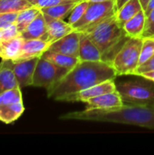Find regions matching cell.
Here are the masks:
<instances>
[{
	"label": "cell",
	"mask_w": 154,
	"mask_h": 155,
	"mask_svg": "<svg viewBox=\"0 0 154 155\" xmlns=\"http://www.w3.org/2000/svg\"><path fill=\"white\" fill-rule=\"evenodd\" d=\"M146 15L144 10L140 11L123 25V30L128 37H143L145 27Z\"/></svg>",
	"instance_id": "cell-17"
},
{
	"label": "cell",
	"mask_w": 154,
	"mask_h": 155,
	"mask_svg": "<svg viewBox=\"0 0 154 155\" xmlns=\"http://www.w3.org/2000/svg\"><path fill=\"white\" fill-rule=\"evenodd\" d=\"M17 86L19 84L8 61L2 60L0 64V94Z\"/></svg>",
	"instance_id": "cell-18"
},
{
	"label": "cell",
	"mask_w": 154,
	"mask_h": 155,
	"mask_svg": "<svg viewBox=\"0 0 154 155\" xmlns=\"http://www.w3.org/2000/svg\"><path fill=\"white\" fill-rule=\"evenodd\" d=\"M153 54L154 37H143V46H142V52L140 56V64L146 62Z\"/></svg>",
	"instance_id": "cell-27"
},
{
	"label": "cell",
	"mask_w": 154,
	"mask_h": 155,
	"mask_svg": "<svg viewBox=\"0 0 154 155\" xmlns=\"http://www.w3.org/2000/svg\"><path fill=\"white\" fill-rule=\"evenodd\" d=\"M80 37L81 32L74 29L68 35L52 43L47 51L79 58Z\"/></svg>",
	"instance_id": "cell-9"
},
{
	"label": "cell",
	"mask_w": 154,
	"mask_h": 155,
	"mask_svg": "<svg viewBox=\"0 0 154 155\" xmlns=\"http://www.w3.org/2000/svg\"><path fill=\"white\" fill-rule=\"evenodd\" d=\"M24 111L23 101L0 105V121L6 124H12L23 114Z\"/></svg>",
	"instance_id": "cell-19"
},
{
	"label": "cell",
	"mask_w": 154,
	"mask_h": 155,
	"mask_svg": "<svg viewBox=\"0 0 154 155\" xmlns=\"http://www.w3.org/2000/svg\"><path fill=\"white\" fill-rule=\"evenodd\" d=\"M62 120L113 123L154 129V106L123 104L109 109H85L60 116Z\"/></svg>",
	"instance_id": "cell-2"
},
{
	"label": "cell",
	"mask_w": 154,
	"mask_h": 155,
	"mask_svg": "<svg viewBox=\"0 0 154 155\" xmlns=\"http://www.w3.org/2000/svg\"><path fill=\"white\" fill-rule=\"evenodd\" d=\"M140 76L144 78L147 81L154 82V69L153 70H151V71H147L145 73H143Z\"/></svg>",
	"instance_id": "cell-32"
},
{
	"label": "cell",
	"mask_w": 154,
	"mask_h": 155,
	"mask_svg": "<svg viewBox=\"0 0 154 155\" xmlns=\"http://www.w3.org/2000/svg\"><path fill=\"white\" fill-rule=\"evenodd\" d=\"M51 43L43 39L24 40L21 54L16 60H25L35 57H41L50 47ZM15 60V61H16Z\"/></svg>",
	"instance_id": "cell-13"
},
{
	"label": "cell",
	"mask_w": 154,
	"mask_h": 155,
	"mask_svg": "<svg viewBox=\"0 0 154 155\" xmlns=\"http://www.w3.org/2000/svg\"><path fill=\"white\" fill-rule=\"evenodd\" d=\"M143 37H128L126 39L111 62L117 76L134 75L140 64Z\"/></svg>",
	"instance_id": "cell-4"
},
{
	"label": "cell",
	"mask_w": 154,
	"mask_h": 155,
	"mask_svg": "<svg viewBox=\"0 0 154 155\" xmlns=\"http://www.w3.org/2000/svg\"><path fill=\"white\" fill-rule=\"evenodd\" d=\"M24 40L22 35H19L9 40L0 41V57L2 60L15 61L18 59L22 51Z\"/></svg>",
	"instance_id": "cell-16"
},
{
	"label": "cell",
	"mask_w": 154,
	"mask_h": 155,
	"mask_svg": "<svg viewBox=\"0 0 154 155\" xmlns=\"http://www.w3.org/2000/svg\"><path fill=\"white\" fill-rule=\"evenodd\" d=\"M42 56L44 58L51 61L55 65L64 68L68 71H71L80 62V59L78 57L70 56V55L58 54V53H54V52H50V51H46Z\"/></svg>",
	"instance_id": "cell-21"
},
{
	"label": "cell",
	"mask_w": 154,
	"mask_h": 155,
	"mask_svg": "<svg viewBox=\"0 0 154 155\" xmlns=\"http://www.w3.org/2000/svg\"><path fill=\"white\" fill-rule=\"evenodd\" d=\"M89 2H104V1H109V0H87Z\"/></svg>",
	"instance_id": "cell-36"
},
{
	"label": "cell",
	"mask_w": 154,
	"mask_h": 155,
	"mask_svg": "<svg viewBox=\"0 0 154 155\" xmlns=\"http://www.w3.org/2000/svg\"><path fill=\"white\" fill-rule=\"evenodd\" d=\"M116 91V84L114 80H107L93 86H91L85 90L81 92L73 94L67 96L64 102H83L84 103L86 100L101 96L103 94Z\"/></svg>",
	"instance_id": "cell-10"
},
{
	"label": "cell",
	"mask_w": 154,
	"mask_h": 155,
	"mask_svg": "<svg viewBox=\"0 0 154 155\" xmlns=\"http://www.w3.org/2000/svg\"><path fill=\"white\" fill-rule=\"evenodd\" d=\"M81 0H69L64 3L58 4L54 6L50 7H45L42 8L41 11L43 14L47 15L49 16L54 17V18H60V19H64L67 17L73 8L80 2Z\"/></svg>",
	"instance_id": "cell-22"
},
{
	"label": "cell",
	"mask_w": 154,
	"mask_h": 155,
	"mask_svg": "<svg viewBox=\"0 0 154 155\" xmlns=\"http://www.w3.org/2000/svg\"><path fill=\"white\" fill-rule=\"evenodd\" d=\"M116 14L114 0L104 2H90L84 16L74 25V28L79 32L89 34L98 25Z\"/></svg>",
	"instance_id": "cell-6"
},
{
	"label": "cell",
	"mask_w": 154,
	"mask_h": 155,
	"mask_svg": "<svg viewBox=\"0 0 154 155\" xmlns=\"http://www.w3.org/2000/svg\"><path fill=\"white\" fill-rule=\"evenodd\" d=\"M154 69V54L150 58V59H148L146 62H144V63H143V64H141L138 67H137V69H136V71H135V74H134V75H138V76H140L143 73H145V72H147V71H151V70H153Z\"/></svg>",
	"instance_id": "cell-31"
},
{
	"label": "cell",
	"mask_w": 154,
	"mask_h": 155,
	"mask_svg": "<svg viewBox=\"0 0 154 155\" xmlns=\"http://www.w3.org/2000/svg\"><path fill=\"white\" fill-rule=\"evenodd\" d=\"M149 1H150V0H140V2H141V4H142V6H143V8L144 11H145L146 8H147V5H148Z\"/></svg>",
	"instance_id": "cell-35"
},
{
	"label": "cell",
	"mask_w": 154,
	"mask_h": 155,
	"mask_svg": "<svg viewBox=\"0 0 154 155\" xmlns=\"http://www.w3.org/2000/svg\"><path fill=\"white\" fill-rule=\"evenodd\" d=\"M90 5V2L87 0H81L71 11L70 15L67 16V22L73 25H75L84 15L85 11L87 10L88 6Z\"/></svg>",
	"instance_id": "cell-25"
},
{
	"label": "cell",
	"mask_w": 154,
	"mask_h": 155,
	"mask_svg": "<svg viewBox=\"0 0 154 155\" xmlns=\"http://www.w3.org/2000/svg\"><path fill=\"white\" fill-rule=\"evenodd\" d=\"M84 104H86L87 109H109L123 106L124 104L117 90L98 97L88 99Z\"/></svg>",
	"instance_id": "cell-12"
},
{
	"label": "cell",
	"mask_w": 154,
	"mask_h": 155,
	"mask_svg": "<svg viewBox=\"0 0 154 155\" xmlns=\"http://www.w3.org/2000/svg\"><path fill=\"white\" fill-rule=\"evenodd\" d=\"M154 8V0H150L149 1V3H148V5H147V8H146V10L144 11L145 12V15H148L152 10H153Z\"/></svg>",
	"instance_id": "cell-34"
},
{
	"label": "cell",
	"mask_w": 154,
	"mask_h": 155,
	"mask_svg": "<svg viewBox=\"0 0 154 155\" xmlns=\"http://www.w3.org/2000/svg\"><path fill=\"white\" fill-rule=\"evenodd\" d=\"M22 37L25 40L27 39H43L47 41V27L44 14L41 12L21 33ZM50 43V42H49Z\"/></svg>",
	"instance_id": "cell-15"
},
{
	"label": "cell",
	"mask_w": 154,
	"mask_h": 155,
	"mask_svg": "<svg viewBox=\"0 0 154 155\" xmlns=\"http://www.w3.org/2000/svg\"><path fill=\"white\" fill-rule=\"evenodd\" d=\"M143 37H154V8L148 15H146Z\"/></svg>",
	"instance_id": "cell-28"
},
{
	"label": "cell",
	"mask_w": 154,
	"mask_h": 155,
	"mask_svg": "<svg viewBox=\"0 0 154 155\" xmlns=\"http://www.w3.org/2000/svg\"><path fill=\"white\" fill-rule=\"evenodd\" d=\"M69 71L59 67L41 56L38 59L33 78L32 86L43 87L46 91L53 88Z\"/></svg>",
	"instance_id": "cell-7"
},
{
	"label": "cell",
	"mask_w": 154,
	"mask_h": 155,
	"mask_svg": "<svg viewBox=\"0 0 154 155\" xmlns=\"http://www.w3.org/2000/svg\"><path fill=\"white\" fill-rule=\"evenodd\" d=\"M41 9L38 8L37 6H31L29 8H26L17 14L16 20L15 25H16L18 31L22 33L27 26L28 25L41 13Z\"/></svg>",
	"instance_id": "cell-23"
},
{
	"label": "cell",
	"mask_w": 154,
	"mask_h": 155,
	"mask_svg": "<svg viewBox=\"0 0 154 155\" xmlns=\"http://www.w3.org/2000/svg\"><path fill=\"white\" fill-rule=\"evenodd\" d=\"M39 58L40 57H35L16 61L7 60L21 88L31 86L33 84L34 74Z\"/></svg>",
	"instance_id": "cell-8"
},
{
	"label": "cell",
	"mask_w": 154,
	"mask_h": 155,
	"mask_svg": "<svg viewBox=\"0 0 154 155\" xmlns=\"http://www.w3.org/2000/svg\"><path fill=\"white\" fill-rule=\"evenodd\" d=\"M23 101L22 98V93H21V87L17 86L15 88L10 89L0 94V105L7 104H13Z\"/></svg>",
	"instance_id": "cell-26"
},
{
	"label": "cell",
	"mask_w": 154,
	"mask_h": 155,
	"mask_svg": "<svg viewBox=\"0 0 154 155\" xmlns=\"http://www.w3.org/2000/svg\"><path fill=\"white\" fill-rule=\"evenodd\" d=\"M33 6L29 0H0V13H16Z\"/></svg>",
	"instance_id": "cell-24"
},
{
	"label": "cell",
	"mask_w": 154,
	"mask_h": 155,
	"mask_svg": "<svg viewBox=\"0 0 154 155\" xmlns=\"http://www.w3.org/2000/svg\"><path fill=\"white\" fill-rule=\"evenodd\" d=\"M129 0H114V5H115V9L116 11L119 10L123 5H125Z\"/></svg>",
	"instance_id": "cell-33"
},
{
	"label": "cell",
	"mask_w": 154,
	"mask_h": 155,
	"mask_svg": "<svg viewBox=\"0 0 154 155\" xmlns=\"http://www.w3.org/2000/svg\"><path fill=\"white\" fill-rule=\"evenodd\" d=\"M16 16V13H0V28H5L14 25Z\"/></svg>",
	"instance_id": "cell-29"
},
{
	"label": "cell",
	"mask_w": 154,
	"mask_h": 155,
	"mask_svg": "<svg viewBox=\"0 0 154 155\" xmlns=\"http://www.w3.org/2000/svg\"><path fill=\"white\" fill-rule=\"evenodd\" d=\"M79 59L80 61H103V54L96 45L89 37L88 34L81 32L80 45H79Z\"/></svg>",
	"instance_id": "cell-14"
},
{
	"label": "cell",
	"mask_w": 154,
	"mask_h": 155,
	"mask_svg": "<svg viewBox=\"0 0 154 155\" xmlns=\"http://www.w3.org/2000/svg\"><path fill=\"white\" fill-rule=\"evenodd\" d=\"M88 35L102 53L103 60L109 63L112 62L110 55L113 60V53L116 54L128 38L115 15L98 25Z\"/></svg>",
	"instance_id": "cell-3"
},
{
	"label": "cell",
	"mask_w": 154,
	"mask_h": 155,
	"mask_svg": "<svg viewBox=\"0 0 154 155\" xmlns=\"http://www.w3.org/2000/svg\"><path fill=\"white\" fill-rule=\"evenodd\" d=\"M29 1L33 5L37 6L38 8L42 9V8H45V7L54 6L58 4L67 2L69 0H29Z\"/></svg>",
	"instance_id": "cell-30"
},
{
	"label": "cell",
	"mask_w": 154,
	"mask_h": 155,
	"mask_svg": "<svg viewBox=\"0 0 154 155\" xmlns=\"http://www.w3.org/2000/svg\"><path fill=\"white\" fill-rule=\"evenodd\" d=\"M44 15L47 27V35H48L47 41L50 42L51 44L74 30L73 25H70L68 22L64 21V19L54 18L44 14Z\"/></svg>",
	"instance_id": "cell-11"
},
{
	"label": "cell",
	"mask_w": 154,
	"mask_h": 155,
	"mask_svg": "<svg viewBox=\"0 0 154 155\" xmlns=\"http://www.w3.org/2000/svg\"><path fill=\"white\" fill-rule=\"evenodd\" d=\"M117 74L111 63L106 61H80L53 88L47 91L48 98L64 99L107 80H115Z\"/></svg>",
	"instance_id": "cell-1"
},
{
	"label": "cell",
	"mask_w": 154,
	"mask_h": 155,
	"mask_svg": "<svg viewBox=\"0 0 154 155\" xmlns=\"http://www.w3.org/2000/svg\"><path fill=\"white\" fill-rule=\"evenodd\" d=\"M116 90L124 104L154 106V82L123 81L116 84Z\"/></svg>",
	"instance_id": "cell-5"
},
{
	"label": "cell",
	"mask_w": 154,
	"mask_h": 155,
	"mask_svg": "<svg viewBox=\"0 0 154 155\" xmlns=\"http://www.w3.org/2000/svg\"><path fill=\"white\" fill-rule=\"evenodd\" d=\"M143 10L140 0H129L125 5H123L119 10L116 11V17L118 22L122 26L133 18L140 11Z\"/></svg>",
	"instance_id": "cell-20"
}]
</instances>
